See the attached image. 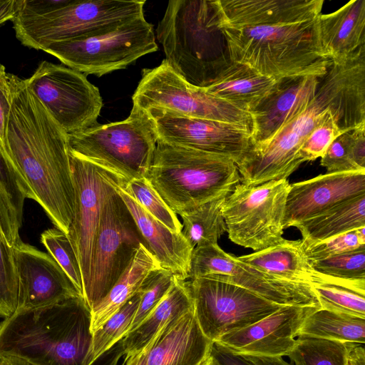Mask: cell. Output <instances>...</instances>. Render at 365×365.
Instances as JSON below:
<instances>
[{
  "label": "cell",
  "mask_w": 365,
  "mask_h": 365,
  "mask_svg": "<svg viewBox=\"0 0 365 365\" xmlns=\"http://www.w3.org/2000/svg\"><path fill=\"white\" fill-rule=\"evenodd\" d=\"M175 276L162 267L150 271L138 292L140 302L127 334L132 332L160 302L171 287Z\"/></svg>",
  "instance_id": "f35d334b"
},
{
  "label": "cell",
  "mask_w": 365,
  "mask_h": 365,
  "mask_svg": "<svg viewBox=\"0 0 365 365\" xmlns=\"http://www.w3.org/2000/svg\"><path fill=\"white\" fill-rule=\"evenodd\" d=\"M10 105L7 73L4 66L0 63V145L2 149Z\"/></svg>",
  "instance_id": "f6af8a7d"
},
{
  "label": "cell",
  "mask_w": 365,
  "mask_h": 365,
  "mask_svg": "<svg viewBox=\"0 0 365 365\" xmlns=\"http://www.w3.org/2000/svg\"><path fill=\"white\" fill-rule=\"evenodd\" d=\"M349 343L297 336L288 357L295 365H345Z\"/></svg>",
  "instance_id": "836d02e7"
},
{
  "label": "cell",
  "mask_w": 365,
  "mask_h": 365,
  "mask_svg": "<svg viewBox=\"0 0 365 365\" xmlns=\"http://www.w3.org/2000/svg\"><path fill=\"white\" fill-rule=\"evenodd\" d=\"M26 198L34 200V194L0 145V223L2 225H14L22 220Z\"/></svg>",
  "instance_id": "d6a6232c"
},
{
  "label": "cell",
  "mask_w": 365,
  "mask_h": 365,
  "mask_svg": "<svg viewBox=\"0 0 365 365\" xmlns=\"http://www.w3.org/2000/svg\"><path fill=\"white\" fill-rule=\"evenodd\" d=\"M158 139L154 119L135 104L122 121L97 123L68 135L70 152L115 175L122 183L146 177Z\"/></svg>",
  "instance_id": "ba28073f"
},
{
  "label": "cell",
  "mask_w": 365,
  "mask_h": 365,
  "mask_svg": "<svg viewBox=\"0 0 365 365\" xmlns=\"http://www.w3.org/2000/svg\"><path fill=\"white\" fill-rule=\"evenodd\" d=\"M320 308L365 318V293L330 284L312 285Z\"/></svg>",
  "instance_id": "8d00e7d4"
},
{
  "label": "cell",
  "mask_w": 365,
  "mask_h": 365,
  "mask_svg": "<svg viewBox=\"0 0 365 365\" xmlns=\"http://www.w3.org/2000/svg\"><path fill=\"white\" fill-rule=\"evenodd\" d=\"M289 186L287 179L236 185L222 207L230 240L255 251L280 243Z\"/></svg>",
  "instance_id": "8fae6325"
},
{
  "label": "cell",
  "mask_w": 365,
  "mask_h": 365,
  "mask_svg": "<svg viewBox=\"0 0 365 365\" xmlns=\"http://www.w3.org/2000/svg\"><path fill=\"white\" fill-rule=\"evenodd\" d=\"M352 107H365V53L331 63L308 106L270 140L250 146L236 164L240 182L255 186L287 179L301 165L298 152L327 113Z\"/></svg>",
  "instance_id": "7a4b0ae2"
},
{
  "label": "cell",
  "mask_w": 365,
  "mask_h": 365,
  "mask_svg": "<svg viewBox=\"0 0 365 365\" xmlns=\"http://www.w3.org/2000/svg\"><path fill=\"white\" fill-rule=\"evenodd\" d=\"M363 195H365V170L325 173L290 184L284 227H294Z\"/></svg>",
  "instance_id": "d6986e66"
},
{
  "label": "cell",
  "mask_w": 365,
  "mask_h": 365,
  "mask_svg": "<svg viewBox=\"0 0 365 365\" xmlns=\"http://www.w3.org/2000/svg\"><path fill=\"white\" fill-rule=\"evenodd\" d=\"M194 308L187 280L175 277L168 292L143 321L120 341L125 361L148 351L157 336L173 321Z\"/></svg>",
  "instance_id": "4316f807"
},
{
  "label": "cell",
  "mask_w": 365,
  "mask_h": 365,
  "mask_svg": "<svg viewBox=\"0 0 365 365\" xmlns=\"http://www.w3.org/2000/svg\"><path fill=\"white\" fill-rule=\"evenodd\" d=\"M302 242H320L336 235L365 227V195L340 203L294 226Z\"/></svg>",
  "instance_id": "f546056e"
},
{
  "label": "cell",
  "mask_w": 365,
  "mask_h": 365,
  "mask_svg": "<svg viewBox=\"0 0 365 365\" xmlns=\"http://www.w3.org/2000/svg\"><path fill=\"white\" fill-rule=\"evenodd\" d=\"M17 301L18 278L14 251L0 225V317L11 316L16 310Z\"/></svg>",
  "instance_id": "ab89813d"
},
{
  "label": "cell",
  "mask_w": 365,
  "mask_h": 365,
  "mask_svg": "<svg viewBox=\"0 0 365 365\" xmlns=\"http://www.w3.org/2000/svg\"><path fill=\"white\" fill-rule=\"evenodd\" d=\"M16 0H0V24L12 20L15 14Z\"/></svg>",
  "instance_id": "681fc988"
},
{
  "label": "cell",
  "mask_w": 365,
  "mask_h": 365,
  "mask_svg": "<svg viewBox=\"0 0 365 365\" xmlns=\"http://www.w3.org/2000/svg\"><path fill=\"white\" fill-rule=\"evenodd\" d=\"M155 120L158 139L230 158L237 164L251 145V131L221 121L181 115L168 109L146 108Z\"/></svg>",
  "instance_id": "e0dca14e"
},
{
  "label": "cell",
  "mask_w": 365,
  "mask_h": 365,
  "mask_svg": "<svg viewBox=\"0 0 365 365\" xmlns=\"http://www.w3.org/2000/svg\"><path fill=\"white\" fill-rule=\"evenodd\" d=\"M119 182H122L116 179L110 184L103 200L91 277L83 293L91 310L108 293L140 245L146 247L130 211L115 190Z\"/></svg>",
  "instance_id": "30bf717a"
},
{
  "label": "cell",
  "mask_w": 365,
  "mask_h": 365,
  "mask_svg": "<svg viewBox=\"0 0 365 365\" xmlns=\"http://www.w3.org/2000/svg\"><path fill=\"white\" fill-rule=\"evenodd\" d=\"M25 80L31 92L68 135L98 123L102 98L98 88L88 81L85 74L43 61Z\"/></svg>",
  "instance_id": "4fadbf2b"
},
{
  "label": "cell",
  "mask_w": 365,
  "mask_h": 365,
  "mask_svg": "<svg viewBox=\"0 0 365 365\" xmlns=\"http://www.w3.org/2000/svg\"><path fill=\"white\" fill-rule=\"evenodd\" d=\"M137 292L101 328L93 334L88 365L93 364L110 350L128 334L140 302Z\"/></svg>",
  "instance_id": "e575fe53"
},
{
  "label": "cell",
  "mask_w": 365,
  "mask_h": 365,
  "mask_svg": "<svg viewBox=\"0 0 365 365\" xmlns=\"http://www.w3.org/2000/svg\"><path fill=\"white\" fill-rule=\"evenodd\" d=\"M310 262L317 271L331 277L349 280L365 279V246Z\"/></svg>",
  "instance_id": "60d3db41"
},
{
  "label": "cell",
  "mask_w": 365,
  "mask_h": 365,
  "mask_svg": "<svg viewBox=\"0 0 365 365\" xmlns=\"http://www.w3.org/2000/svg\"><path fill=\"white\" fill-rule=\"evenodd\" d=\"M91 310L83 297L16 311L0 322V358L34 365H88Z\"/></svg>",
  "instance_id": "3957f363"
},
{
  "label": "cell",
  "mask_w": 365,
  "mask_h": 365,
  "mask_svg": "<svg viewBox=\"0 0 365 365\" xmlns=\"http://www.w3.org/2000/svg\"><path fill=\"white\" fill-rule=\"evenodd\" d=\"M145 178L178 215L228 195L241 180L230 158L160 139Z\"/></svg>",
  "instance_id": "52a82bcc"
},
{
  "label": "cell",
  "mask_w": 365,
  "mask_h": 365,
  "mask_svg": "<svg viewBox=\"0 0 365 365\" xmlns=\"http://www.w3.org/2000/svg\"><path fill=\"white\" fill-rule=\"evenodd\" d=\"M317 18L299 23L220 26L232 62L246 64L276 81L307 76L321 78L331 62L322 52Z\"/></svg>",
  "instance_id": "5b68a950"
},
{
  "label": "cell",
  "mask_w": 365,
  "mask_h": 365,
  "mask_svg": "<svg viewBox=\"0 0 365 365\" xmlns=\"http://www.w3.org/2000/svg\"><path fill=\"white\" fill-rule=\"evenodd\" d=\"M317 309L319 308L282 306L264 319L215 341L240 354L288 356L304 319Z\"/></svg>",
  "instance_id": "ffe728a7"
},
{
  "label": "cell",
  "mask_w": 365,
  "mask_h": 365,
  "mask_svg": "<svg viewBox=\"0 0 365 365\" xmlns=\"http://www.w3.org/2000/svg\"><path fill=\"white\" fill-rule=\"evenodd\" d=\"M209 359L212 365H255L245 356L237 354L217 341H212Z\"/></svg>",
  "instance_id": "ee69618b"
},
{
  "label": "cell",
  "mask_w": 365,
  "mask_h": 365,
  "mask_svg": "<svg viewBox=\"0 0 365 365\" xmlns=\"http://www.w3.org/2000/svg\"><path fill=\"white\" fill-rule=\"evenodd\" d=\"M345 365H365L364 344L349 343Z\"/></svg>",
  "instance_id": "7dc6e473"
},
{
  "label": "cell",
  "mask_w": 365,
  "mask_h": 365,
  "mask_svg": "<svg viewBox=\"0 0 365 365\" xmlns=\"http://www.w3.org/2000/svg\"><path fill=\"white\" fill-rule=\"evenodd\" d=\"M41 242L58 262L83 297V281L79 264L67 235L56 227L44 230Z\"/></svg>",
  "instance_id": "74e56055"
},
{
  "label": "cell",
  "mask_w": 365,
  "mask_h": 365,
  "mask_svg": "<svg viewBox=\"0 0 365 365\" xmlns=\"http://www.w3.org/2000/svg\"><path fill=\"white\" fill-rule=\"evenodd\" d=\"M204 276L241 287L280 306L320 308L312 285L267 274L227 253L218 244L195 247L192 252L187 279Z\"/></svg>",
  "instance_id": "9a60e30c"
},
{
  "label": "cell",
  "mask_w": 365,
  "mask_h": 365,
  "mask_svg": "<svg viewBox=\"0 0 365 365\" xmlns=\"http://www.w3.org/2000/svg\"><path fill=\"white\" fill-rule=\"evenodd\" d=\"M158 49L153 26L142 14L92 36L51 43L43 51L68 68L100 77Z\"/></svg>",
  "instance_id": "9c48e42d"
},
{
  "label": "cell",
  "mask_w": 365,
  "mask_h": 365,
  "mask_svg": "<svg viewBox=\"0 0 365 365\" xmlns=\"http://www.w3.org/2000/svg\"><path fill=\"white\" fill-rule=\"evenodd\" d=\"M317 25L322 52L331 63L365 52V0H351L332 13L321 14Z\"/></svg>",
  "instance_id": "484cf974"
},
{
  "label": "cell",
  "mask_w": 365,
  "mask_h": 365,
  "mask_svg": "<svg viewBox=\"0 0 365 365\" xmlns=\"http://www.w3.org/2000/svg\"><path fill=\"white\" fill-rule=\"evenodd\" d=\"M133 104L144 109L157 107L192 118L221 121L251 131L250 113L180 77L164 59L153 68H144L133 95Z\"/></svg>",
  "instance_id": "7c38bea8"
},
{
  "label": "cell",
  "mask_w": 365,
  "mask_h": 365,
  "mask_svg": "<svg viewBox=\"0 0 365 365\" xmlns=\"http://www.w3.org/2000/svg\"><path fill=\"white\" fill-rule=\"evenodd\" d=\"M298 336L364 344L365 318L319 308L306 317Z\"/></svg>",
  "instance_id": "4dcf8cb0"
},
{
  "label": "cell",
  "mask_w": 365,
  "mask_h": 365,
  "mask_svg": "<svg viewBox=\"0 0 365 365\" xmlns=\"http://www.w3.org/2000/svg\"><path fill=\"white\" fill-rule=\"evenodd\" d=\"M237 258L267 274L290 282L312 286L330 284L365 292V279H343L317 271L305 256L300 240L284 239L276 245Z\"/></svg>",
  "instance_id": "7402d4cb"
},
{
  "label": "cell",
  "mask_w": 365,
  "mask_h": 365,
  "mask_svg": "<svg viewBox=\"0 0 365 365\" xmlns=\"http://www.w3.org/2000/svg\"><path fill=\"white\" fill-rule=\"evenodd\" d=\"M352 130L339 135L321 158V165L327 173L365 170L354 163L352 152Z\"/></svg>",
  "instance_id": "7bdbcfd3"
},
{
  "label": "cell",
  "mask_w": 365,
  "mask_h": 365,
  "mask_svg": "<svg viewBox=\"0 0 365 365\" xmlns=\"http://www.w3.org/2000/svg\"><path fill=\"white\" fill-rule=\"evenodd\" d=\"M227 196L215 198L180 214L182 220V233L193 249L217 244L220 237L227 232L222 214Z\"/></svg>",
  "instance_id": "1f68e13d"
},
{
  "label": "cell",
  "mask_w": 365,
  "mask_h": 365,
  "mask_svg": "<svg viewBox=\"0 0 365 365\" xmlns=\"http://www.w3.org/2000/svg\"><path fill=\"white\" fill-rule=\"evenodd\" d=\"M277 81L249 66L232 62L203 88L238 109L251 113L272 91Z\"/></svg>",
  "instance_id": "83f0119b"
},
{
  "label": "cell",
  "mask_w": 365,
  "mask_h": 365,
  "mask_svg": "<svg viewBox=\"0 0 365 365\" xmlns=\"http://www.w3.org/2000/svg\"><path fill=\"white\" fill-rule=\"evenodd\" d=\"M120 183L115 185V190L130 211L147 248L160 267L179 279L187 280L193 248L182 232L171 231L151 216L123 189Z\"/></svg>",
  "instance_id": "603a6c76"
},
{
  "label": "cell",
  "mask_w": 365,
  "mask_h": 365,
  "mask_svg": "<svg viewBox=\"0 0 365 365\" xmlns=\"http://www.w3.org/2000/svg\"><path fill=\"white\" fill-rule=\"evenodd\" d=\"M187 282L196 319L212 341L246 328L282 307L245 288L209 276Z\"/></svg>",
  "instance_id": "5bb4252c"
},
{
  "label": "cell",
  "mask_w": 365,
  "mask_h": 365,
  "mask_svg": "<svg viewBox=\"0 0 365 365\" xmlns=\"http://www.w3.org/2000/svg\"><path fill=\"white\" fill-rule=\"evenodd\" d=\"M12 248L18 278L16 311L41 307L81 296L68 276L49 254L21 239Z\"/></svg>",
  "instance_id": "ac0fdd59"
},
{
  "label": "cell",
  "mask_w": 365,
  "mask_h": 365,
  "mask_svg": "<svg viewBox=\"0 0 365 365\" xmlns=\"http://www.w3.org/2000/svg\"><path fill=\"white\" fill-rule=\"evenodd\" d=\"M221 26L306 22L320 14L323 0H216Z\"/></svg>",
  "instance_id": "cb8c5ba5"
},
{
  "label": "cell",
  "mask_w": 365,
  "mask_h": 365,
  "mask_svg": "<svg viewBox=\"0 0 365 365\" xmlns=\"http://www.w3.org/2000/svg\"><path fill=\"white\" fill-rule=\"evenodd\" d=\"M68 155L76 201L74 215L67 237L79 264L83 293L91 277L93 252L103 200L108 187L118 178L69 150Z\"/></svg>",
  "instance_id": "2e32d148"
},
{
  "label": "cell",
  "mask_w": 365,
  "mask_h": 365,
  "mask_svg": "<svg viewBox=\"0 0 365 365\" xmlns=\"http://www.w3.org/2000/svg\"><path fill=\"white\" fill-rule=\"evenodd\" d=\"M203 365H212L209 358H208V359L205 361V363Z\"/></svg>",
  "instance_id": "816d5d0a"
},
{
  "label": "cell",
  "mask_w": 365,
  "mask_h": 365,
  "mask_svg": "<svg viewBox=\"0 0 365 365\" xmlns=\"http://www.w3.org/2000/svg\"><path fill=\"white\" fill-rule=\"evenodd\" d=\"M140 0H16V38L43 51L51 43L92 36L144 14Z\"/></svg>",
  "instance_id": "8992f818"
},
{
  "label": "cell",
  "mask_w": 365,
  "mask_h": 365,
  "mask_svg": "<svg viewBox=\"0 0 365 365\" xmlns=\"http://www.w3.org/2000/svg\"><path fill=\"white\" fill-rule=\"evenodd\" d=\"M123 189L148 213L174 232H181L182 225L177 214L166 204L146 178L120 183Z\"/></svg>",
  "instance_id": "d590c367"
},
{
  "label": "cell",
  "mask_w": 365,
  "mask_h": 365,
  "mask_svg": "<svg viewBox=\"0 0 365 365\" xmlns=\"http://www.w3.org/2000/svg\"><path fill=\"white\" fill-rule=\"evenodd\" d=\"M319 78L295 76L282 78L250 113L251 145L270 140L287 123L302 112L314 98Z\"/></svg>",
  "instance_id": "44dd1931"
},
{
  "label": "cell",
  "mask_w": 365,
  "mask_h": 365,
  "mask_svg": "<svg viewBox=\"0 0 365 365\" xmlns=\"http://www.w3.org/2000/svg\"><path fill=\"white\" fill-rule=\"evenodd\" d=\"M10 110L4 151L55 227L66 235L75 210L68 134L31 92L7 73Z\"/></svg>",
  "instance_id": "6da1fadb"
},
{
  "label": "cell",
  "mask_w": 365,
  "mask_h": 365,
  "mask_svg": "<svg viewBox=\"0 0 365 365\" xmlns=\"http://www.w3.org/2000/svg\"><path fill=\"white\" fill-rule=\"evenodd\" d=\"M212 341L201 330L194 308L170 322L146 355V365H203Z\"/></svg>",
  "instance_id": "d4e9b609"
},
{
  "label": "cell",
  "mask_w": 365,
  "mask_h": 365,
  "mask_svg": "<svg viewBox=\"0 0 365 365\" xmlns=\"http://www.w3.org/2000/svg\"><path fill=\"white\" fill-rule=\"evenodd\" d=\"M158 267L160 266L153 255L141 244L131 262L108 293L92 308V334L138 292L148 274Z\"/></svg>",
  "instance_id": "f1b7e54d"
},
{
  "label": "cell",
  "mask_w": 365,
  "mask_h": 365,
  "mask_svg": "<svg viewBox=\"0 0 365 365\" xmlns=\"http://www.w3.org/2000/svg\"><path fill=\"white\" fill-rule=\"evenodd\" d=\"M242 355L245 356L255 365H291L280 356H262L246 354Z\"/></svg>",
  "instance_id": "c3c4849f"
},
{
  "label": "cell",
  "mask_w": 365,
  "mask_h": 365,
  "mask_svg": "<svg viewBox=\"0 0 365 365\" xmlns=\"http://www.w3.org/2000/svg\"><path fill=\"white\" fill-rule=\"evenodd\" d=\"M301 245L310 261L326 259L365 246V227L351 230L323 241Z\"/></svg>",
  "instance_id": "b9f144b4"
},
{
  "label": "cell",
  "mask_w": 365,
  "mask_h": 365,
  "mask_svg": "<svg viewBox=\"0 0 365 365\" xmlns=\"http://www.w3.org/2000/svg\"><path fill=\"white\" fill-rule=\"evenodd\" d=\"M352 152L355 164L361 170H365V126L352 130Z\"/></svg>",
  "instance_id": "bcb514c9"
},
{
  "label": "cell",
  "mask_w": 365,
  "mask_h": 365,
  "mask_svg": "<svg viewBox=\"0 0 365 365\" xmlns=\"http://www.w3.org/2000/svg\"><path fill=\"white\" fill-rule=\"evenodd\" d=\"M156 33L166 62L193 86H210L231 63L216 0L170 1Z\"/></svg>",
  "instance_id": "277c9868"
},
{
  "label": "cell",
  "mask_w": 365,
  "mask_h": 365,
  "mask_svg": "<svg viewBox=\"0 0 365 365\" xmlns=\"http://www.w3.org/2000/svg\"><path fill=\"white\" fill-rule=\"evenodd\" d=\"M148 351H144L134 358L124 361L123 365H146V355Z\"/></svg>",
  "instance_id": "f907efd6"
}]
</instances>
